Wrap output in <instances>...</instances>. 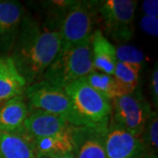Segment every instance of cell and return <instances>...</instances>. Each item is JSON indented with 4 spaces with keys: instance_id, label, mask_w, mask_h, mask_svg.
<instances>
[{
    "instance_id": "obj_1",
    "label": "cell",
    "mask_w": 158,
    "mask_h": 158,
    "mask_svg": "<svg viewBox=\"0 0 158 158\" xmlns=\"http://www.w3.org/2000/svg\"><path fill=\"white\" fill-rule=\"evenodd\" d=\"M61 47L62 40L58 30L41 25L25 11L10 56L27 85H30L41 81Z\"/></svg>"
},
{
    "instance_id": "obj_2",
    "label": "cell",
    "mask_w": 158,
    "mask_h": 158,
    "mask_svg": "<svg viewBox=\"0 0 158 158\" xmlns=\"http://www.w3.org/2000/svg\"><path fill=\"white\" fill-rule=\"evenodd\" d=\"M93 69L90 39L79 45L62 46L41 80L64 89L71 83L85 77Z\"/></svg>"
},
{
    "instance_id": "obj_3",
    "label": "cell",
    "mask_w": 158,
    "mask_h": 158,
    "mask_svg": "<svg viewBox=\"0 0 158 158\" xmlns=\"http://www.w3.org/2000/svg\"><path fill=\"white\" fill-rule=\"evenodd\" d=\"M24 96L28 106L29 113L44 111L64 118L69 124L76 127H88L79 116L70 98L64 89L40 81L27 85Z\"/></svg>"
},
{
    "instance_id": "obj_4",
    "label": "cell",
    "mask_w": 158,
    "mask_h": 158,
    "mask_svg": "<svg viewBox=\"0 0 158 158\" xmlns=\"http://www.w3.org/2000/svg\"><path fill=\"white\" fill-rule=\"evenodd\" d=\"M137 1L135 0H104L98 8V24L102 33L110 39L126 44L133 38L134 19Z\"/></svg>"
},
{
    "instance_id": "obj_5",
    "label": "cell",
    "mask_w": 158,
    "mask_h": 158,
    "mask_svg": "<svg viewBox=\"0 0 158 158\" xmlns=\"http://www.w3.org/2000/svg\"><path fill=\"white\" fill-rule=\"evenodd\" d=\"M79 116L90 127L106 128L112 114V102L80 78L64 88Z\"/></svg>"
},
{
    "instance_id": "obj_6",
    "label": "cell",
    "mask_w": 158,
    "mask_h": 158,
    "mask_svg": "<svg viewBox=\"0 0 158 158\" xmlns=\"http://www.w3.org/2000/svg\"><path fill=\"white\" fill-rule=\"evenodd\" d=\"M99 1H75L59 27L62 46L79 45L91 39L98 24Z\"/></svg>"
},
{
    "instance_id": "obj_7",
    "label": "cell",
    "mask_w": 158,
    "mask_h": 158,
    "mask_svg": "<svg viewBox=\"0 0 158 158\" xmlns=\"http://www.w3.org/2000/svg\"><path fill=\"white\" fill-rule=\"evenodd\" d=\"M150 105L137 88L132 93L117 97L112 101L110 121L135 136H141L148 116Z\"/></svg>"
},
{
    "instance_id": "obj_8",
    "label": "cell",
    "mask_w": 158,
    "mask_h": 158,
    "mask_svg": "<svg viewBox=\"0 0 158 158\" xmlns=\"http://www.w3.org/2000/svg\"><path fill=\"white\" fill-rule=\"evenodd\" d=\"M107 158H143L146 148L141 137L135 136L109 121L105 135Z\"/></svg>"
},
{
    "instance_id": "obj_9",
    "label": "cell",
    "mask_w": 158,
    "mask_h": 158,
    "mask_svg": "<svg viewBox=\"0 0 158 158\" xmlns=\"http://www.w3.org/2000/svg\"><path fill=\"white\" fill-rule=\"evenodd\" d=\"M25 11L19 1L0 0V56H10Z\"/></svg>"
},
{
    "instance_id": "obj_10",
    "label": "cell",
    "mask_w": 158,
    "mask_h": 158,
    "mask_svg": "<svg viewBox=\"0 0 158 158\" xmlns=\"http://www.w3.org/2000/svg\"><path fill=\"white\" fill-rule=\"evenodd\" d=\"M71 126L73 125L59 116L37 110L29 113L19 136L31 144L37 139L62 133Z\"/></svg>"
},
{
    "instance_id": "obj_11",
    "label": "cell",
    "mask_w": 158,
    "mask_h": 158,
    "mask_svg": "<svg viewBox=\"0 0 158 158\" xmlns=\"http://www.w3.org/2000/svg\"><path fill=\"white\" fill-rule=\"evenodd\" d=\"M106 128L73 126L72 153L75 157L107 158L105 148Z\"/></svg>"
},
{
    "instance_id": "obj_12",
    "label": "cell",
    "mask_w": 158,
    "mask_h": 158,
    "mask_svg": "<svg viewBox=\"0 0 158 158\" xmlns=\"http://www.w3.org/2000/svg\"><path fill=\"white\" fill-rule=\"evenodd\" d=\"M29 110L24 95L17 96L0 105V132L19 135Z\"/></svg>"
},
{
    "instance_id": "obj_13",
    "label": "cell",
    "mask_w": 158,
    "mask_h": 158,
    "mask_svg": "<svg viewBox=\"0 0 158 158\" xmlns=\"http://www.w3.org/2000/svg\"><path fill=\"white\" fill-rule=\"evenodd\" d=\"M27 86L11 56H0V105L14 97L24 95Z\"/></svg>"
},
{
    "instance_id": "obj_14",
    "label": "cell",
    "mask_w": 158,
    "mask_h": 158,
    "mask_svg": "<svg viewBox=\"0 0 158 158\" xmlns=\"http://www.w3.org/2000/svg\"><path fill=\"white\" fill-rule=\"evenodd\" d=\"M91 60L95 70L113 76L117 63L115 46L99 29H95L91 36Z\"/></svg>"
},
{
    "instance_id": "obj_15",
    "label": "cell",
    "mask_w": 158,
    "mask_h": 158,
    "mask_svg": "<svg viewBox=\"0 0 158 158\" xmlns=\"http://www.w3.org/2000/svg\"><path fill=\"white\" fill-rule=\"evenodd\" d=\"M71 126L66 131L58 135L40 138L34 141L30 145L34 149L36 158H56L73 152Z\"/></svg>"
},
{
    "instance_id": "obj_16",
    "label": "cell",
    "mask_w": 158,
    "mask_h": 158,
    "mask_svg": "<svg viewBox=\"0 0 158 158\" xmlns=\"http://www.w3.org/2000/svg\"><path fill=\"white\" fill-rule=\"evenodd\" d=\"M0 158H36L28 141L17 135L0 132Z\"/></svg>"
},
{
    "instance_id": "obj_17",
    "label": "cell",
    "mask_w": 158,
    "mask_h": 158,
    "mask_svg": "<svg viewBox=\"0 0 158 158\" xmlns=\"http://www.w3.org/2000/svg\"><path fill=\"white\" fill-rule=\"evenodd\" d=\"M141 68V65L117 62L113 77L117 84L120 96L132 93L138 88Z\"/></svg>"
},
{
    "instance_id": "obj_18",
    "label": "cell",
    "mask_w": 158,
    "mask_h": 158,
    "mask_svg": "<svg viewBox=\"0 0 158 158\" xmlns=\"http://www.w3.org/2000/svg\"><path fill=\"white\" fill-rule=\"evenodd\" d=\"M83 78L92 89L111 102L115 98L120 96L115 79L112 75L93 69Z\"/></svg>"
},
{
    "instance_id": "obj_19",
    "label": "cell",
    "mask_w": 158,
    "mask_h": 158,
    "mask_svg": "<svg viewBox=\"0 0 158 158\" xmlns=\"http://www.w3.org/2000/svg\"><path fill=\"white\" fill-rule=\"evenodd\" d=\"M146 154L156 155L158 148V115L157 110H152L141 135Z\"/></svg>"
},
{
    "instance_id": "obj_20",
    "label": "cell",
    "mask_w": 158,
    "mask_h": 158,
    "mask_svg": "<svg viewBox=\"0 0 158 158\" xmlns=\"http://www.w3.org/2000/svg\"><path fill=\"white\" fill-rule=\"evenodd\" d=\"M115 55L117 62L137 64L141 66L145 62L144 54L135 46L120 44L118 47H115Z\"/></svg>"
},
{
    "instance_id": "obj_21",
    "label": "cell",
    "mask_w": 158,
    "mask_h": 158,
    "mask_svg": "<svg viewBox=\"0 0 158 158\" xmlns=\"http://www.w3.org/2000/svg\"><path fill=\"white\" fill-rule=\"evenodd\" d=\"M141 30L152 37H157L158 17L143 15L140 21Z\"/></svg>"
},
{
    "instance_id": "obj_22",
    "label": "cell",
    "mask_w": 158,
    "mask_h": 158,
    "mask_svg": "<svg viewBox=\"0 0 158 158\" xmlns=\"http://www.w3.org/2000/svg\"><path fill=\"white\" fill-rule=\"evenodd\" d=\"M150 88H151V95L152 99L156 109L157 110L158 106V66L157 62H156V65L153 69L152 75H151V82H150Z\"/></svg>"
},
{
    "instance_id": "obj_23",
    "label": "cell",
    "mask_w": 158,
    "mask_h": 158,
    "mask_svg": "<svg viewBox=\"0 0 158 158\" xmlns=\"http://www.w3.org/2000/svg\"><path fill=\"white\" fill-rule=\"evenodd\" d=\"M142 12L145 16L158 17L157 0H146L142 4Z\"/></svg>"
},
{
    "instance_id": "obj_24",
    "label": "cell",
    "mask_w": 158,
    "mask_h": 158,
    "mask_svg": "<svg viewBox=\"0 0 158 158\" xmlns=\"http://www.w3.org/2000/svg\"><path fill=\"white\" fill-rule=\"evenodd\" d=\"M56 158H76L75 156L73 155V153H68V154H65V155H62V156H60Z\"/></svg>"
},
{
    "instance_id": "obj_25",
    "label": "cell",
    "mask_w": 158,
    "mask_h": 158,
    "mask_svg": "<svg viewBox=\"0 0 158 158\" xmlns=\"http://www.w3.org/2000/svg\"><path fill=\"white\" fill-rule=\"evenodd\" d=\"M143 158H157L156 155H152V154H145Z\"/></svg>"
}]
</instances>
